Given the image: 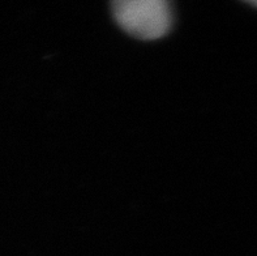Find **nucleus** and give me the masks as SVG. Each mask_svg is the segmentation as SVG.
Masks as SVG:
<instances>
[{
	"instance_id": "nucleus-2",
	"label": "nucleus",
	"mask_w": 257,
	"mask_h": 256,
	"mask_svg": "<svg viewBox=\"0 0 257 256\" xmlns=\"http://www.w3.org/2000/svg\"><path fill=\"white\" fill-rule=\"evenodd\" d=\"M251 4H252V6L257 7V2H251Z\"/></svg>"
},
{
	"instance_id": "nucleus-1",
	"label": "nucleus",
	"mask_w": 257,
	"mask_h": 256,
	"mask_svg": "<svg viewBox=\"0 0 257 256\" xmlns=\"http://www.w3.org/2000/svg\"><path fill=\"white\" fill-rule=\"evenodd\" d=\"M112 15L124 32L145 41L166 36L173 25V10L166 0H116Z\"/></svg>"
}]
</instances>
